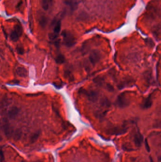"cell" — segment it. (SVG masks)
Instances as JSON below:
<instances>
[{
    "mask_svg": "<svg viewBox=\"0 0 161 162\" xmlns=\"http://www.w3.org/2000/svg\"><path fill=\"white\" fill-rule=\"evenodd\" d=\"M62 22L61 19L56 17L52 21L51 24V32H50L48 35L49 38L52 41H55L57 40L58 36L61 31Z\"/></svg>",
    "mask_w": 161,
    "mask_h": 162,
    "instance_id": "6da1fadb",
    "label": "cell"
},
{
    "mask_svg": "<svg viewBox=\"0 0 161 162\" xmlns=\"http://www.w3.org/2000/svg\"><path fill=\"white\" fill-rule=\"evenodd\" d=\"M62 36L63 43L66 47H71L76 43V39L71 32L67 30L62 31Z\"/></svg>",
    "mask_w": 161,
    "mask_h": 162,
    "instance_id": "7a4b0ae2",
    "label": "cell"
},
{
    "mask_svg": "<svg viewBox=\"0 0 161 162\" xmlns=\"http://www.w3.org/2000/svg\"><path fill=\"white\" fill-rule=\"evenodd\" d=\"M23 34V28L21 25L17 24L15 26L13 30L10 34V39L13 42H16L19 40L20 37Z\"/></svg>",
    "mask_w": 161,
    "mask_h": 162,
    "instance_id": "3957f363",
    "label": "cell"
},
{
    "mask_svg": "<svg viewBox=\"0 0 161 162\" xmlns=\"http://www.w3.org/2000/svg\"><path fill=\"white\" fill-rule=\"evenodd\" d=\"M1 128L3 129L4 135L7 137H13L15 130L9 125V124L8 123L7 120H6L5 118H4L3 120V122L1 123Z\"/></svg>",
    "mask_w": 161,
    "mask_h": 162,
    "instance_id": "277c9868",
    "label": "cell"
},
{
    "mask_svg": "<svg viewBox=\"0 0 161 162\" xmlns=\"http://www.w3.org/2000/svg\"><path fill=\"white\" fill-rule=\"evenodd\" d=\"M129 103V100L127 98L125 93H122L118 96L116 101V105L118 107L120 108H125L128 106Z\"/></svg>",
    "mask_w": 161,
    "mask_h": 162,
    "instance_id": "5b68a950",
    "label": "cell"
},
{
    "mask_svg": "<svg viewBox=\"0 0 161 162\" xmlns=\"http://www.w3.org/2000/svg\"><path fill=\"white\" fill-rule=\"evenodd\" d=\"M83 94L85 95L87 97V98L90 100V101L95 102L97 101L99 96V94L97 92H95V91L87 90L85 89L82 90L81 91Z\"/></svg>",
    "mask_w": 161,
    "mask_h": 162,
    "instance_id": "8992f818",
    "label": "cell"
},
{
    "mask_svg": "<svg viewBox=\"0 0 161 162\" xmlns=\"http://www.w3.org/2000/svg\"><path fill=\"white\" fill-rule=\"evenodd\" d=\"M79 2L80 0H65L64 4L71 12L77 9Z\"/></svg>",
    "mask_w": 161,
    "mask_h": 162,
    "instance_id": "52a82bcc",
    "label": "cell"
},
{
    "mask_svg": "<svg viewBox=\"0 0 161 162\" xmlns=\"http://www.w3.org/2000/svg\"><path fill=\"white\" fill-rule=\"evenodd\" d=\"M101 59V54L100 52L97 50L92 51L89 56V59L91 64L95 65L99 62Z\"/></svg>",
    "mask_w": 161,
    "mask_h": 162,
    "instance_id": "ba28073f",
    "label": "cell"
},
{
    "mask_svg": "<svg viewBox=\"0 0 161 162\" xmlns=\"http://www.w3.org/2000/svg\"><path fill=\"white\" fill-rule=\"evenodd\" d=\"M19 113V109L17 107L12 106L8 110L7 116L10 119H14Z\"/></svg>",
    "mask_w": 161,
    "mask_h": 162,
    "instance_id": "9c48e42d",
    "label": "cell"
},
{
    "mask_svg": "<svg viewBox=\"0 0 161 162\" xmlns=\"http://www.w3.org/2000/svg\"><path fill=\"white\" fill-rule=\"evenodd\" d=\"M16 72L19 76L21 77H26L28 74L27 69L24 67H18L16 69Z\"/></svg>",
    "mask_w": 161,
    "mask_h": 162,
    "instance_id": "30bf717a",
    "label": "cell"
},
{
    "mask_svg": "<svg viewBox=\"0 0 161 162\" xmlns=\"http://www.w3.org/2000/svg\"><path fill=\"white\" fill-rule=\"evenodd\" d=\"M53 4L52 0H42L41 5L45 11H47L52 6Z\"/></svg>",
    "mask_w": 161,
    "mask_h": 162,
    "instance_id": "8fae6325",
    "label": "cell"
},
{
    "mask_svg": "<svg viewBox=\"0 0 161 162\" xmlns=\"http://www.w3.org/2000/svg\"><path fill=\"white\" fill-rule=\"evenodd\" d=\"M152 100L151 96H149L145 99L142 103V108L143 109H147L150 108L152 105Z\"/></svg>",
    "mask_w": 161,
    "mask_h": 162,
    "instance_id": "7c38bea8",
    "label": "cell"
},
{
    "mask_svg": "<svg viewBox=\"0 0 161 162\" xmlns=\"http://www.w3.org/2000/svg\"><path fill=\"white\" fill-rule=\"evenodd\" d=\"M22 135V132L19 129L15 130L14 133L13 135V139L14 140H19L20 139Z\"/></svg>",
    "mask_w": 161,
    "mask_h": 162,
    "instance_id": "4fadbf2b",
    "label": "cell"
},
{
    "mask_svg": "<svg viewBox=\"0 0 161 162\" xmlns=\"http://www.w3.org/2000/svg\"><path fill=\"white\" fill-rule=\"evenodd\" d=\"M55 61L57 63V64H63L65 61L64 56L63 54H58L57 56L56 57Z\"/></svg>",
    "mask_w": 161,
    "mask_h": 162,
    "instance_id": "5bb4252c",
    "label": "cell"
},
{
    "mask_svg": "<svg viewBox=\"0 0 161 162\" xmlns=\"http://www.w3.org/2000/svg\"><path fill=\"white\" fill-rule=\"evenodd\" d=\"M39 21V23L41 27H43V28L46 26L47 23V19L44 15H42L40 17Z\"/></svg>",
    "mask_w": 161,
    "mask_h": 162,
    "instance_id": "9a60e30c",
    "label": "cell"
},
{
    "mask_svg": "<svg viewBox=\"0 0 161 162\" xmlns=\"http://www.w3.org/2000/svg\"><path fill=\"white\" fill-rule=\"evenodd\" d=\"M142 141V137L139 133H137L135 135V141L137 145L140 144V142Z\"/></svg>",
    "mask_w": 161,
    "mask_h": 162,
    "instance_id": "2e32d148",
    "label": "cell"
},
{
    "mask_svg": "<svg viewBox=\"0 0 161 162\" xmlns=\"http://www.w3.org/2000/svg\"><path fill=\"white\" fill-rule=\"evenodd\" d=\"M16 51L17 52L18 54L20 55H22L24 54L25 50H24V48L21 46H18L16 47Z\"/></svg>",
    "mask_w": 161,
    "mask_h": 162,
    "instance_id": "e0dca14e",
    "label": "cell"
},
{
    "mask_svg": "<svg viewBox=\"0 0 161 162\" xmlns=\"http://www.w3.org/2000/svg\"><path fill=\"white\" fill-rule=\"evenodd\" d=\"M39 133H34V134L31 136L30 140L32 142H36V141H37V138L39 137Z\"/></svg>",
    "mask_w": 161,
    "mask_h": 162,
    "instance_id": "ac0fdd59",
    "label": "cell"
},
{
    "mask_svg": "<svg viewBox=\"0 0 161 162\" xmlns=\"http://www.w3.org/2000/svg\"><path fill=\"white\" fill-rule=\"evenodd\" d=\"M1 162H5V158L4 155V152L3 150L1 149Z\"/></svg>",
    "mask_w": 161,
    "mask_h": 162,
    "instance_id": "d6986e66",
    "label": "cell"
},
{
    "mask_svg": "<svg viewBox=\"0 0 161 162\" xmlns=\"http://www.w3.org/2000/svg\"><path fill=\"white\" fill-rule=\"evenodd\" d=\"M20 84V81L18 80H14L11 81L10 82H9V84Z\"/></svg>",
    "mask_w": 161,
    "mask_h": 162,
    "instance_id": "ffe728a7",
    "label": "cell"
},
{
    "mask_svg": "<svg viewBox=\"0 0 161 162\" xmlns=\"http://www.w3.org/2000/svg\"><path fill=\"white\" fill-rule=\"evenodd\" d=\"M20 162H25L24 161H21Z\"/></svg>",
    "mask_w": 161,
    "mask_h": 162,
    "instance_id": "44dd1931",
    "label": "cell"
},
{
    "mask_svg": "<svg viewBox=\"0 0 161 162\" xmlns=\"http://www.w3.org/2000/svg\"><path fill=\"white\" fill-rule=\"evenodd\" d=\"M42 162V161H38V162Z\"/></svg>",
    "mask_w": 161,
    "mask_h": 162,
    "instance_id": "7402d4cb",
    "label": "cell"
}]
</instances>
